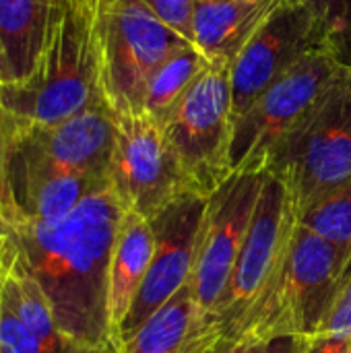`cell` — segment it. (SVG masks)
<instances>
[{"label":"cell","instance_id":"1","mask_svg":"<svg viewBox=\"0 0 351 353\" xmlns=\"http://www.w3.org/2000/svg\"><path fill=\"white\" fill-rule=\"evenodd\" d=\"M122 215L108 186L56 221H0L2 240L41 288L58 327L87 347L114 353L108 275Z\"/></svg>","mask_w":351,"mask_h":353},{"label":"cell","instance_id":"2","mask_svg":"<svg viewBox=\"0 0 351 353\" xmlns=\"http://www.w3.org/2000/svg\"><path fill=\"white\" fill-rule=\"evenodd\" d=\"M101 0H66L35 72L0 85L6 126L60 124L103 99L97 68V19Z\"/></svg>","mask_w":351,"mask_h":353},{"label":"cell","instance_id":"3","mask_svg":"<svg viewBox=\"0 0 351 353\" xmlns=\"http://www.w3.org/2000/svg\"><path fill=\"white\" fill-rule=\"evenodd\" d=\"M350 277V254L304 228L296 217L277 271L228 343H269L279 337L310 339Z\"/></svg>","mask_w":351,"mask_h":353},{"label":"cell","instance_id":"4","mask_svg":"<svg viewBox=\"0 0 351 353\" xmlns=\"http://www.w3.org/2000/svg\"><path fill=\"white\" fill-rule=\"evenodd\" d=\"M298 213L351 180V66L281 141L269 168Z\"/></svg>","mask_w":351,"mask_h":353},{"label":"cell","instance_id":"5","mask_svg":"<svg viewBox=\"0 0 351 353\" xmlns=\"http://www.w3.org/2000/svg\"><path fill=\"white\" fill-rule=\"evenodd\" d=\"M184 41L145 0H101L97 19L99 93L112 112H143L155 70Z\"/></svg>","mask_w":351,"mask_h":353},{"label":"cell","instance_id":"6","mask_svg":"<svg viewBox=\"0 0 351 353\" xmlns=\"http://www.w3.org/2000/svg\"><path fill=\"white\" fill-rule=\"evenodd\" d=\"M161 128L188 188L203 196L217 190L232 176L230 64H209L163 118Z\"/></svg>","mask_w":351,"mask_h":353},{"label":"cell","instance_id":"7","mask_svg":"<svg viewBox=\"0 0 351 353\" xmlns=\"http://www.w3.org/2000/svg\"><path fill=\"white\" fill-rule=\"evenodd\" d=\"M343 66L345 62L337 48L325 46L273 81L234 120L230 149L232 174L267 172L281 141L298 126Z\"/></svg>","mask_w":351,"mask_h":353},{"label":"cell","instance_id":"8","mask_svg":"<svg viewBox=\"0 0 351 353\" xmlns=\"http://www.w3.org/2000/svg\"><path fill=\"white\" fill-rule=\"evenodd\" d=\"M265 176L267 172L232 174L207 196L188 281L194 302V323L184 353H194L209 329L248 234Z\"/></svg>","mask_w":351,"mask_h":353},{"label":"cell","instance_id":"9","mask_svg":"<svg viewBox=\"0 0 351 353\" xmlns=\"http://www.w3.org/2000/svg\"><path fill=\"white\" fill-rule=\"evenodd\" d=\"M294 225L296 211L290 203L288 190L273 174L267 172L228 288L217 302L209 329L194 353H209L230 341L240 321L257 304L277 271Z\"/></svg>","mask_w":351,"mask_h":353},{"label":"cell","instance_id":"10","mask_svg":"<svg viewBox=\"0 0 351 353\" xmlns=\"http://www.w3.org/2000/svg\"><path fill=\"white\" fill-rule=\"evenodd\" d=\"M112 114L114 149L108 172L110 188L124 211L151 221L170 203L192 190L155 118L132 110Z\"/></svg>","mask_w":351,"mask_h":353},{"label":"cell","instance_id":"11","mask_svg":"<svg viewBox=\"0 0 351 353\" xmlns=\"http://www.w3.org/2000/svg\"><path fill=\"white\" fill-rule=\"evenodd\" d=\"M325 46H335V37L314 12L281 6L230 64L234 120L273 81Z\"/></svg>","mask_w":351,"mask_h":353},{"label":"cell","instance_id":"12","mask_svg":"<svg viewBox=\"0 0 351 353\" xmlns=\"http://www.w3.org/2000/svg\"><path fill=\"white\" fill-rule=\"evenodd\" d=\"M8 159L108 178L114 149V114L103 99L52 126H6Z\"/></svg>","mask_w":351,"mask_h":353},{"label":"cell","instance_id":"13","mask_svg":"<svg viewBox=\"0 0 351 353\" xmlns=\"http://www.w3.org/2000/svg\"><path fill=\"white\" fill-rule=\"evenodd\" d=\"M205 205L207 196L186 192L151 219L155 234L153 259L145 281L118 331V350L153 312H157L190 281Z\"/></svg>","mask_w":351,"mask_h":353},{"label":"cell","instance_id":"14","mask_svg":"<svg viewBox=\"0 0 351 353\" xmlns=\"http://www.w3.org/2000/svg\"><path fill=\"white\" fill-rule=\"evenodd\" d=\"M110 186V180L54 172L8 159V194L12 221H56L72 213L87 196Z\"/></svg>","mask_w":351,"mask_h":353},{"label":"cell","instance_id":"15","mask_svg":"<svg viewBox=\"0 0 351 353\" xmlns=\"http://www.w3.org/2000/svg\"><path fill=\"white\" fill-rule=\"evenodd\" d=\"M66 0H0V85L29 79Z\"/></svg>","mask_w":351,"mask_h":353},{"label":"cell","instance_id":"16","mask_svg":"<svg viewBox=\"0 0 351 353\" xmlns=\"http://www.w3.org/2000/svg\"><path fill=\"white\" fill-rule=\"evenodd\" d=\"M281 6H285L283 0H197L192 46L211 64H232L254 33Z\"/></svg>","mask_w":351,"mask_h":353},{"label":"cell","instance_id":"17","mask_svg":"<svg viewBox=\"0 0 351 353\" xmlns=\"http://www.w3.org/2000/svg\"><path fill=\"white\" fill-rule=\"evenodd\" d=\"M153 250L155 234L151 221L132 211H124L116 232L108 275V316L116 352L118 331L145 281Z\"/></svg>","mask_w":351,"mask_h":353},{"label":"cell","instance_id":"18","mask_svg":"<svg viewBox=\"0 0 351 353\" xmlns=\"http://www.w3.org/2000/svg\"><path fill=\"white\" fill-rule=\"evenodd\" d=\"M194 323L190 283L153 312L118 353H184Z\"/></svg>","mask_w":351,"mask_h":353},{"label":"cell","instance_id":"19","mask_svg":"<svg viewBox=\"0 0 351 353\" xmlns=\"http://www.w3.org/2000/svg\"><path fill=\"white\" fill-rule=\"evenodd\" d=\"M209 64L211 62L192 43L178 48L151 77L145 91L143 112L161 124L176 101L190 89V85Z\"/></svg>","mask_w":351,"mask_h":353},{"label":"cell","instance_id":"20","mask_svg":"<svg viewBox=\"0 0 351 353\" xmlns=\"http://www.w3.org/2000/svg\"><path fill=\"white\" fill-rule=\"evenodd\" d=\"M296 217L304 228L351 256V180L314 201Z\"/></svg>","mask_w":351,"mask_h":353},{"label":"cell","instance_id":"21","mask_svg":"<svg viewBox=\"0 0 351 353\" xmlns=\"http://www.w3.org/2000/svg\"><path fill=\"white\" fill-rule=\"evenodd\" d=\"M312 341L351 343V277L341 285L325 321L310 337Z\"/></svg>","mask_w":351,"mask_h":353},{"label":"cell","instance_id":"22","mask_svg":"<svg viewBox=\"0 0 351 353\" xmlns=\"http://www.w3.org/2000/svg\"><path fill=\"white\" fill-rule=\"evenodd\" d=\"M153 14L184 41H194V10L197 0H145Z\"/></svg>","mask_w":351,"mask_h":353},{"label":"cell","instance_id":"23","mask_svg":"<svg viewBox=\"0 0 351 353\" xmlns=\"http://www.w3.org/2000/svg\"><path fill=\"white\" fill-rule=\"evenodd\" d=\"M290 8H308L314 12L333 33L335 46L339 48V41L345 33V2L343 0H283ZM339 52V50H337Z\"/></svg>","mask_w":351,"mask_h":353},{"label":"cell","instance_id":"24","mask_svg":"<svg viewBox=\"0 0 351 353\" xmlns=\"http://www.w3.org/2000/svg\"><path fill=\"white\" fill-rule=\"evenodd\" d=\"M0 221L4 223L12 221V207L8 194V137H6L2 110H0Z\"/></svg>","mask_w":351,"mask_h":353},{"label":"cell","instance_id":"25","mask_svg":"<svg viewBox=\"0 0 351 353\" xmlns=\"http://www.w3.org/2000/svg\"><path fill=\"white\" fill-rule=\"evenodd\" d=\"M308 347L306 337H279L265 343L263 353H304Z\"/></svg>","mask_w":351,"mask_h":353},{"label":"cell","instance_id":"26","mask_svg":"<svg viewBox=\"0 0 351 353\" xmlns=\"http://www.w3.org/2000/svg\"><path fill=\"white\" fill-rule=\"evenodd\" d=\"M345 2V33L339 41V56L345 64L351 66V0H343Z\"/></svg>","mask_w":351,"mask_h":353},{"label":"cell","instance_id":"27","mask_svg":"<svg viewBox=\"0 0 351 353\" xmlns=\"http://www.w3.org/2000/svg\"><path fill=\"white\" fill-rule=\"evenodd\" d=\"M265 343H250V341H242V343H225V345H217L215 350L209 353H263Z\"/></svg>","mask_w":351,"mask_h":353},{"label":"cell","instance_id":"28","mask_svg":"<svg viewBox=\"0 0 351 353\" xmlns=\"http://www.w3.org/2000/svg\"><path fill=\"white\" fill-rule=\"evenodd\" d=\"M211 2H236V0H211Z\"/></svg>","mask_w":351,"mask_h":353},{"label":"cell","instance_id":"29","mask_svg":"<svg viewBox=\"0 0 351 353\" xmlns=\"http://www.w3.org/2000/svg\"><path fill=\"white\" fill-rule=\"evenodd\" d=\"M0 353H2V350H0Z\"/></svg>","mask_w":351,"mask_h":353},{"label":"cell","instance_id":"30","mask_svg":"<svg viewBox=\"0 0 351 353\" xmlns=\"http://www.w3.org/2000/svg\"><path fill=\"white\" fill-rule=\"evenodd\" d=\"M350 353H351V350H350Z\"/></svg>","mask_w":351,"mask_h":353}]
</instances>
